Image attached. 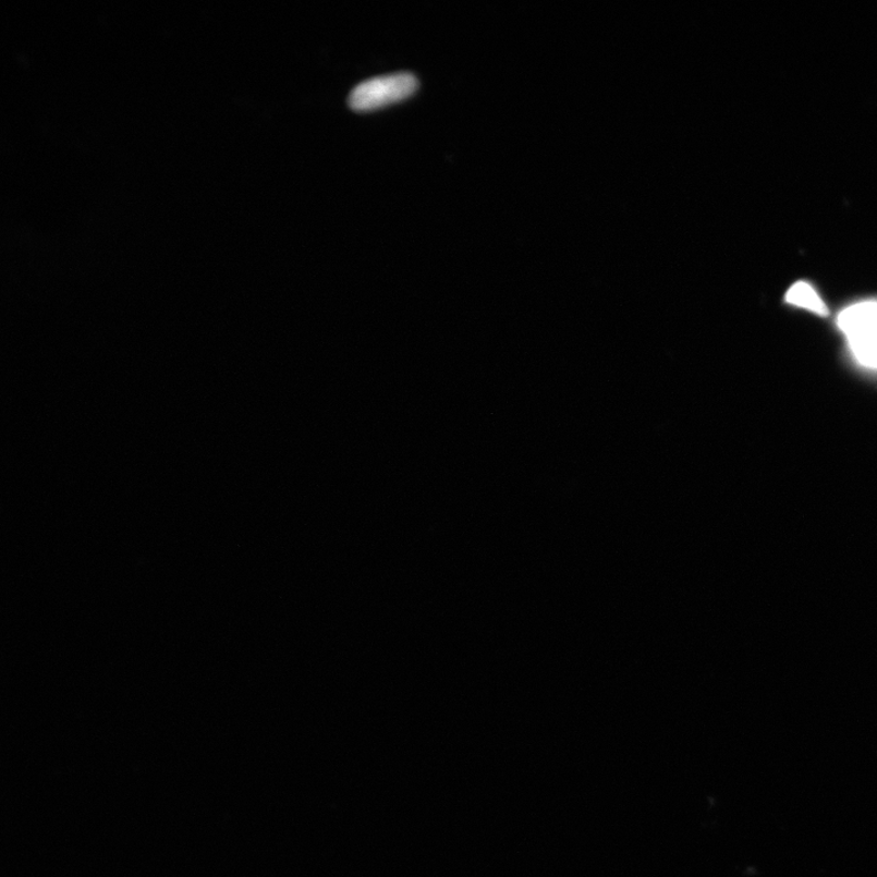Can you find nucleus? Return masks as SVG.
Returning <instances> with one entry per match:
<instances>
[{
	"label": "nucleus",
	"mask_w": 877,
	"mask_h": 877,
	"mask_svg": "<svg viewBox=\"0 0 877 877\" xmlns=\"http://www.w3.org/2000/svg\"><path fill=\"white\" fill-rule=\"evenodd\" d=\"M836 322L856 366L877 374V299L845 306Z\"/></svg>",
	"instance_id": "nucleus-1"
},
{
	"label": "nucleus",
	"mask_w": 877,
	"mask_h": 877,
	"mask_svg": "<svg viewBox=\"0 0 877 877\" xmlns=\"http://www.w3.org/2000/svg\"><path fill=\"white\" fill-rule=\"evenodd\" d=\"M787 303L819 316L828 315L829 312L817 289L807 282L793 284L787 294Z\"/></svg>",
	"instance_id": "nucleus-3"
},
{
	"label": "nucleus",
	"mask_w": 877,
	"mask_h": 877,
	"mask_svg": "<svg viewBox=\"0 0 877 877\" xmlns=\"http://www.w3.org/2000/svg\"><path fill=\"white\" fill-rule=\"evenodd\" d=\"M418 80L411 72L378 76L361 82L349 96V106L358 112L375 111L415 95Z\"/></svg>",
	"instance_id": "nucleus-2"
}]
</instances>
